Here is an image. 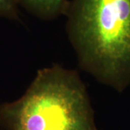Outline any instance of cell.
I'll list each match as a JSON object with an SVG mask.
<instances>
[{
  "instance_id": "6da1fadb",
  "label": "cell",
  "mask_w": 130,
  "mask_h": 130,
  "mask_svg": "<svg viewBox=\"0 0 130 130\" xmlns=\"http://www.w3.org/2000/svg\"><path fill=\"white\" fill-rule=\"evenodd\" d=\"M64 15L79 68L124 91L130 85V0H72Z\"/></svg>"
},
{
  "instance_id": "7a4b0ae2",
  "label": "cell",
  "mask_w": 130,
  "mask_h": 130,
  "mask_svg": "<svg viewBox=\"0 0 130 130\" xmlns=\"http://www.w3.org/2000/svg\"><path fill=\"white\" fill-rule=\"evenodd\" d=\"M0 130H98L78 72L59 64L38 70L21 97L0 106Z\"/></svg>"
},
{
  "instance_id": "3957f363",
  "label": "cell",
  "mask_w": 130,
  "mask_h": 130,
  "mask_svg": "<svg viewBox=\"0 0 130 130\" xmlns=\"http://www.w3.org/2000/svg\"><path fill=\"white\" fill-rule=\"evenodd\" d=\"M29 13L37 18L45 21H51L64 15L69 1L67 0H18Z\"/></svg>"
},
{
  "instance_id": "277c9868",
  "label": "cell",
  "mask_w": 130,
  "mask_h": 130,
  "mask_svg": "<svg viewBox=\"0 0 130 130\" xmlns=\"http://www.w3.org/2000/svg\"><path fill=\"white\" fill-rule=\"evenodd\" d=\"M18 0H0V17L19 20Z\"/></svg>"
}]
</instances>
